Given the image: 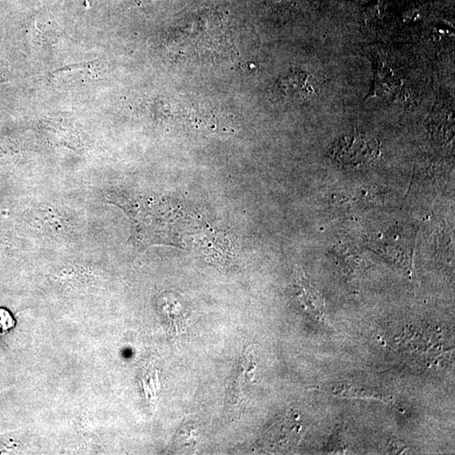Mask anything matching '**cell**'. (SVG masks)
<instances>
[{
  "label": "cell",
  "mask_w": 455,
  "mask_h": 455,
  "mask_svg": "<svg viewBox=\"0 0 455 455\" xmlns=\"http://www.w3.org/2000/svg\"><path fill=\"white\" fill-rule=\"evenodd\" d=\"M101 72L102 64L99 60L89 64L66 67L54 72L52 79L55 83L73 84L96 79Z\"/></svg>",
  "instance_id": "3"
},
{
  "label": "cell",
  "mask_w": 455,
  "mask_h": 455,
  "mask_svg": "<svg viewBox=\"0 0 455 455\" xmlns=\"http://www.w3.org/2000/svg\"><path fill=\"white\" fill-rule=\"evenodd\" d=\"M198 434L196 427L187 424L182 427L179 431V447L193 448L194 447Z\"/></svg>",
  "instance_id": "7"
},
{
  "label": "cell",
  "mask_w": 455,
  "mask_h": 455,
  "mask_svg": "<svg viewBox=\"0 0 455 455\" xmlns=\"http://www.w3.org/2000/svg\"><path fill=\"white\" fill-rule=\"evenodd\" d=\"M294 1L295 0H267L268 3L275 6H287Z\"/></svg>",
  "instance_id": "9"
},
{
  "label": "cell",
  "mask_w": 455,
  "mask_h": 455,
  "mask_svg": "<svg viewBox=\"0 0 455 455\" xmlns=\"http://www.w3.org/2000/svg\"><path fill=\"white\" fill-rule=\"evenodd\" d=\"M290 422V421H288ZM287 419L286 420L281 422L280 424H277L276 427H273V430L267 434L268 442L271 447H276L283 449L285 447H288L290 444L295 443L297 439L298 438L300 432H294L296 429L297 425L296 422L294 424V422L287 424Z\"/></svg>",
  "instance_id": "4"
},
{
  "label": "cell",
  "mask_w": 455,
  "mask_h": 455,
  "mask_svg": "<svg viewBox=\"0 0 455 455\" xmlns=\"http://www.w3.org/2000/svg\"><path fill=\"white\" fill-rule=\"evenodd\" d=\"M297 287L300 290L298 295L301 303L305 306H307L310 312H313L318 314L319 317H323L325 313H324L323 303L321 298H319L318 292L312 286H309L300 275L298 276V286Z\"/></svg>",
  "instance_id": "5"
},
{
  "label": "cell",
  "mask_w": 455,
  "mask_h": 455,
  "mask_svg": "<svg viewBox=\"0 0 455 455\" xmlns=\"http://www.w3.org/2000/svg\"><path fill=\"white\" fill-rule=\"evenodd\" d=\"M380 150L381 143L376 138L353 133L336 139L329 154L339 168L358 170L371 165L380 155Z\"/></svg>",
  "instance_id": "1"
},
{
  "label": "cell",
  "mask_w": 455,
  "mask_h": 455,
  "mask_svg": "<svg viewBox=\"0 0 455 455\" xmlns=\"http://www.w3.org/2000/svg\"><path fill=\"white\" fill-rule=\"evenodd\" d=\"M314 92L309 75L304 72L292 73L279 79L276 93L287 103H301Z\"/></svg>",
  "instance_id": "2"
},
{
  "label": "cell",
  "mask_w": 455,
  "mask_h": 455,
  "mask_svg": "<svg viewBox=\"0 0 455 455\" xmlns=\"http://www.w3.org/2000/svg\"><path fill=\"white\" fill-rule=\"evenodd\" d=\"M13 326H15V321H13L11 314L6 309H0V334L7 331Z\"/></svg>",
  "instance_id": "8"
},
{
  "label": "cell",
  "mask_w": 455,
  "mask_h": 455,
  "mask_svg": "<svg viewBox=\"0 0 455 455\" xmlns=\"http://www.w3.org/2000/svg\"><path fill=\"white\" fill-rule=\"evenodd\" d=\"M336 395L345 396V398H369V399H380L385 400V396L377 393L375 391L369 390H359L354 389L353 387H344V388H337L334 390Z\"/></svg>",
  "instance_id": "6"
}]
</instances>
